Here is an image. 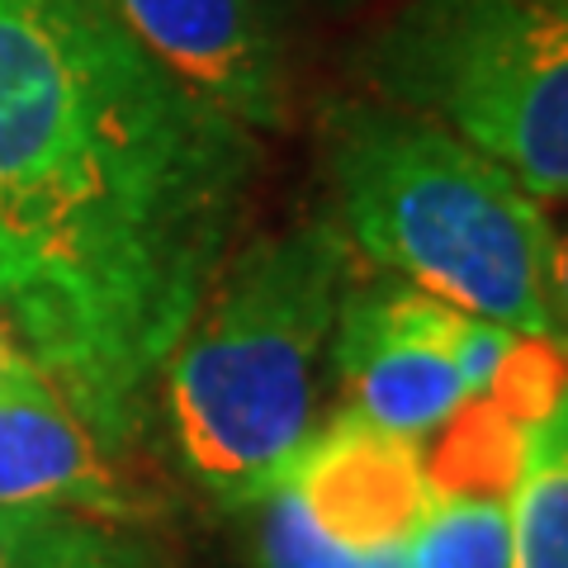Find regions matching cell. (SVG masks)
I'll return each mask as SVG.
<instances>
[{"mask_svg":"<svg viewBox=\"0 0 568 568\" xmlns=\"http://www.w3.org/2000/svg\"><path fill=\"white\" fill-rule=\"evenodd\" d=\"M507 517L511 568H568V394L545 422L526 426V465Z\"/></svg>","mask_w":568,"mask_h":568,"instance_id":"obj_10","label":"cell"},{"mask_svg":"<svg viewBox=\"0 0 568 568\" xmlns=\"http://www.w3.org/2000/svg\"><path fill=\"white\" fill-rule=\"evenodd\" d=\"M407 568H511V517L507 503L446 497L403 545Z\"/></svg>","mask_w":568,"mask_h":568,"instance_id":"obj_11","label":"cell"},{"mask_svg":"<svg viewBox=\"0 0 568 568\" xmlns=\"http://www.w3.org/2000/svg\"><path fill=\"white\" fill-rule=\"evenodd\" d=\"M100 526L58 511L0 507V568H62Z\"/></svg>","mask_w":568,"mask_h":568,"instance_id":"obj_14","label":"cell"},{"mask_svg":"<svg viewBox=\"0 0 568 568\" xmlns=\"http://www.w3.org/2000/svg\"><path fill=\"white\" fill-rule=\"evenodd\" d=\"M361 81L469 142L530 200H568L564 0H407L365 43Z\"/></svg>","mask_w":568,"mask_h":568,"instance_id":"obj_4","label":"cell"},{"mask_svg":"<svg viewBox=\"0 0 568 568\" xmlns=\"http://www.w3.org/2000/svg\"><path fill=\"white\" fill-rule=\"evenodd\" d=\"M549 265H555V304H559V317L568 327V223L555 227V252H549Z\"/></svg>","mask_w":568,"mask_h":568,"instance_id":"obj_17","label":"cell"},{"mask_svg":"<svg viewBox=\"0 0 568 568\" xmlns=\"http://www.w3.org/2000/svg\"><path fill=\"white\" fill-rule=\"evenodd\" d=\"M355 252L332 219L237 242L156 375L175 455L219 507L252 511L323 426V369Z\"/></svg>","mask_w":568,"mask_h":568,"instance_id":"obj_2","label":"cell"},{"mask_svg":"<svg viewBox=\"0 0 568 568\" xmlns=\"http://www.w3.org/2000/svg\"><path fill=\"white\" fill-rule=\"evenodd\" d=\"M62 568H162V564H156L142 545L114 536L110 526H100L95 536L85 540V545H81L77 555H71Z\"/></svg>","mask_w":568,"mask_h":568,"instance_id":"obj_15","label":"cell"},{"mask_svg":"<svg viewBox=\"0 0 568 568\" xmlns=\"http://www.w3.org/2000/svg\"><path fill=\"white\" fill-rule=\"evenodd\" d=\"M256 511V564L261 568H365V555H351L313 526L290 484L261 497Z\"/></svg>","mask_w":568,"mask_h":568,"instance_id":"obj_12","label":"cell"},{"mask_svg":"<svg viewBox=\"0 0 568 568\" xmlns=\"http://www.w3.org/2000/svg\"><path fill=\"white\" fill-rule=\"evenodd\" d=\"M564 394H568V355L549 342H536V336H517L484 398H493L517 426H536L564 403Z\"/></svg>","mask_w":568,"mask_h":568,"instance_id":"obj_13","label":"cell"},{"mask_svg":"<svg viewBox=\"0 0 568 568\" xmlns=\"http://www.w3.org/2000/svg\"><path fill=\"white\" fill-rule=\"evenodd\" d=\"M256 166L114 0H0V317L110 450L148 426Z\"/></svg>","mask_w":568,"mask_h":568,"instance_id":"obj_1","label":"cell"},{"mask_svg":"<svg viewBox=\"0 0 568 568\" xmlns=\"http://www.w3.org/2000/svg\"><path fill=\"white\" fill-rule=\"evenodd\" d=\"M43 369L33 365V355L20 346V336L10 332V323L0 317V398L6 394H29V388H43Z\"/></svg>","mask_w":568,"mask_h":568,"instance_id":"obj_16","label":"cell"},{"mask_svg":"<svg viewBox=\"0 0 568 568\" xmlns=\"http://www.w3.org/2000/svg\"><path fill=\"white\" fill-rule=\"evenodd\" d=\"M365 568H407L403 549H379V555H365Z\"/></svg>","mask_w":568,"mask_h":568,"instance_id":"obj_18","label":"cell"},{"mask_svg":"<svg viewBox=\"0 0 568 568\" xmlns=\"http://www.w3.org/2000/svg\"><path fill=\"white\" fill-rule=\"evenodd\" d=\"M450 304L394 275H351L332 336V369L346 407L407 440L426 436L469 398L450 361Z\"/></svg>","mask_w":568,"mask_h":568,"instance_id":"obj_5","label":"cell"},{"mask_svg":"<svg viewBox=\"0 0 568 568\" xmlns=\"http://www.w3.org/2000/svg\"><path fill=\"white\" fill-rule=\"evenodd\" d=\"M332 223L355 256L413 290L568 355L555 304V227L540 200L440 123L379 95L323 119Z\"/></svg>","mask_w":568,"mask_h":568,"instance_id":"obj_3","label":"cell"},{"mask_svg":"<svg viewBox=\"0 0 568 568\" xmlns=\"http://www.w3.org/2000/svg\"><path fill=\"white\" fill-rule=\"evenodd\" d=\"M284 484L298 493L313 526L351 555L403 549L436 503L417 440L384 432L355 407L317 426Z\"/></svg>","mask_w":568,"mask_h":568,"instance_id":"obj_7","label":"cell"},{"mask_svg":"<svg viewBox=\"0 0 568 568\" xmlns=\"http://www.w3.org/2000/svg\"><path fill=\"white\" fill-rule=\"evenodd\" d=\"M417 455L436 503H511L526 465V426L511 422L493 398L469 394L446 422L432 426V440Z\"/></svg>","mask_w":568,"mask_h":568,"instance_id":"obj_9","label":"cell"},{"mask_svg":"<svg viewBox=\"0 0 568 568\" xmlns=\"http://www.w3.org/2000/svg\"><path fill=\"white\" fill-rule=\"evenodd\" d=\"M0 507L129 526L152 511L119 469V450L85 426L52 384L0 398Z\"/></svg>","mask_w":568,"mask_h":568,"instance_id":"obj_8","label":"cell"},{"mask_svg":"<svg viewBox=\"0 0 568 568\" xmlns=\"http://www.w3.org/2000/svg\"><path fill=\"white\" fill-rule=\"evenodd\" d=\"M564 6H568V0H564Z\"/></svg>","mask_w":568,"mask_h":568,"instance_id":"obj_19","label":"cell"},{"mask_svg":"<svg viewBox=\"0 0 568 568\" xmlns=\"http://www.w3.org/2000/svg\"><path fill=\"white\" fill-rule=\"evenodd\" d=\"M133 39L252 133L290 119V58L271 0H114Z\"/></svg>","mask_w":568,"mask_h":568,"instance_id":"obj_6","label":"cell"}]
</instances>
